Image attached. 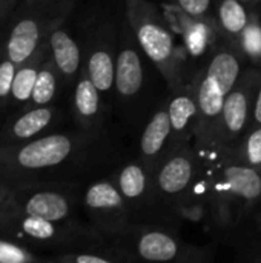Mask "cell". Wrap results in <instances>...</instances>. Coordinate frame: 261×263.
<instances>
[{
	"label": "cell",
	"mask_w": 261,
	"mask_h": 263,
	"mask_svg": "<svg viewBox=\"0 0 261 263\" xmlns=\"http://www.w3.org/2000/svg\"><path fill=\"white\" fill-rule=\"evenodd\" d=\"M138 40L148 57L154 62H163L171 55L172 39L163 28L157 25H143L138 31Z\"/></svg>",
	"instance_id": "ba28073f"
},
{
	"label": "cell",
	"mask_w": 261,
	"mask_h": 263,
	"mask_svg": "<svg viewBox=\"0 0 261 263\" xmlns=\"http://www.w3.org/2000/svg\"><path fill=\"white\" fill-rule=\"evenodd\" d=\"M18 0H0V26L8 22L14 9L17 8Z\"/></svg>",
	"instance_id": "f1b7e54d"
},
{
	"label": "cell",
	"mask_w": 261,
	"mask_h": 263,
	"mask_svg": "<svg viewBox=\"0 0 261 263\" xmlns=\"http://www.w3.org/2000/svg\"><path fill=\"white\" fill-rule=\"evenodd\" d=\"M143 80L142 72V63L132 49H125L117 60V69H115V85L120 94L123 96H132L135 94Z\"/></svg>",
	"instance_id": "52a82bcc"
},
{
	"label": "cell",
	"mask_w": 261,
	"mask_h": 263,
	"mask_svg": "<svg viewBox=\"0 0 261 263\" xmlns=\"http://www.w3.org/2000/svg\"><path fill=\"white\" fill-rule=\"evenodd\" d=\"M38 0H18L17 6H34Z\"/></svg>",
	"instance_id": "d6a6232c"
},
{
	"label": "cell",
	"mask_w": 261,
	"mask_h": 263,
	"mask_svg": "<svg viewBox=\"0 0 261 263\" xmlns=\"http://www.w3.org/2000/svg\"><path fill=\"white\" fill-rule=\"evenodd\" d=\"M48 42L43 40V43L37 48V51L28 59L25 60L22 65L17 66L15 76H14V82H12V91H11V99H9V106L20 111L23 108L28 106L31 96H32V89L37 80V74L38 69L42 66V63L45 62L46 55H48Z\"/></svg>",
	"instance_id": "5b68a950"
},
{
	"label": "cell",
	"mask_w": 261,
	"mask_h": 263,
	"mask_svg": "<svg viewBox=\"0 0 261 263\" xmlns=\"http://www.w3.org/2000/svg\"><path fill=\"white\" fill-rule=\"evenodd\" d=\"M138 253L146 260H155V262H165L171 260L177 254V245L175 242L162 233H149L146 234L138 245Z\"/></svg>",
	"instance_id": "30bf717a"
},
{
	"label": "cell",
	"mask_w": 261,
	"mask_h": 263,
	"mask_svg": "<svg viewBox=\"0 0 261 263\" xmlns=\"http://www.w3.org/2000/svg\"><path fill=\"white\" fill-rule=\"evenodd\" d=\"M66 260H74L77 263H108L106 259L98 257V256H92V254H77V256L68 257Z\"/></svg>",
	"instance_id": "4dcf8cb0"
},
{
	"label": "cell",
	"mask_w": 261,
	"mask_h": 263,
	"mask_svg": "<svg viewBox=\"0 0 261 263\" xmlns=\"http://www.w3.org/2000/svg\"><path fill=\"white\" fill-rule=\"evenodd\" d=\"M74 142L66 134L40 136L0 146V180L9 186L31 182L40 173L60 166L72 154Z\"/></svg>",
	"instance_id": "6da1fadb"
},
{
	"label": "cell",
	"mask_w": 261,
	"mask_h": 263,
	"mask_svg": "<svg viewBox=\"0 0 261 263\" xmlns=\"http://www.w3.org/2000/svg\"><path fill=\"white\" fill-rule=\"evenodd\" d=\"M54 119L52 106H32L17 111L0 128V146L17 145L40 137Z\"/></svg>",
	"instance_id": "277c9868"
},
{
	"label": "cell",
	"mask_w": 261,
	"mask_h": 263,
	"mask_svg": "<svg viewBox=\"0 0 261 263\" xmlns=\"http://www.w3.org/2000/svg\"><path fill=\"white\" fill-rule=\"evenodd\" d=\"M8 20L9 29L0 46V54L11 59L15 65H22L43 43L46 28L34 8L17 6Z\"/></svg>",
	"instance_id": "3957f363"
},
{
	"label": "cell",
	"mask_w": 261,
	"mask_h": 263,
	"mask_svg": "<svg viewBox=\"0 0 261 263\" xmlns=\"http://www.w3.org/2000/svg\"><path fill=\"white\" fill-rule=\"evenodd\" d=\"M245 46L252 54H261V31L258 28H251L246 31Z\"/></svg>",
	"instance_id": "484cf974"
},
{
	"label": "cell",
	"mask_w": 261,
	"mask_h": 263,
	"mask_svg": "<svg viewBox=\"0 0 261 263\" xmlns=\"http://www.w3.org/2000/svg\"><path fill=\"white\" fill-rule=\"evenodd\" d=\"M114 66L112 59L105 51H95L88 62V77L97 86L98 91H108L114 82Z\"/></svg>",
	"instance_id": "9a60e30c"
},
{
	"label": "cell",
	"mask_w": 261,
	"mask_h": 263,
	"mask_svg": "<svg viewBox=\"0 0 261 263\" xmlns=\"http://www.w3.org/2000/svg\"><path fill=\"white\" fill-rule=\"evenodd\" d=\"M12 213L35 216L52 222H62L69 216L71 205L68 197L62 191L49 186H42L35 180H31L11 186L9 214Z\"/></svg>",
	"instance_id": "7a4b0ae2"
},
{
	"label": "cell",
	"mask_w": 261,
	"mask_h": 263,
	"mask_svg": "<svg viewBox=\"0 0 261 263\" xmlns=\"http://www.w3.org/2000/svg\"><path fill=\"white\" fill-rule=\"evenodd\" d=\"M51 59L63 77H74L80 68V49L77 42L60 26H54L46 34Z\"/></svg>",
	"instance_id": "8992f818"
},
{
	"label": "cell",
	"mask_w": 261,
	"mask_h": 263,
	"mask_svg": "<svg viewBox=\"0 0 261 263\" xmlns=\"http://www.w3.org/2000/svg\"><path fill=\"white\" fill-rule=\"evenodd\" d=\"M220 18L223 26L229 32H240L246 26V12L243 6L235 0H225L220 8Z\"/></svg>",
	"instance_id": "44dd1931"
},
{
	"label": "cell",
	"mask_w": 261,
	"mask_h": 263,
	"mask_svg": "<svg viewBox=\"0 0 261 263\" xmlns=\"http://www.w3.org/2000/svg\"><path fill=\"white\" fill-rule=\"evenodd\" d=\"M255 119H257V122H260L261 123V91H260V94H258V99H257V106H255Z\"/></svg>",
	"instance_id": "1f68e13d"
},
{
	"label": "cell",
	"mask_w": 261,
	"mask_h": 263,
	"mask_svg": "<svg viewBox=\"0 0 261 263\" xmlns=\"http://www.w3.org/2000/svg\"><path fill=\"white\" fill-rule=\"evenodd\" d=\"M85 203L92 210H103V208H114L122 203V199L109 183H95L92 185L86 196Z\"/></svg>",
	"instance_id": "d6986e66"
},
{
	"label": "cell",
	"mask_w": 261,
	"mask_h": 263,
	"mask_svg": "<svg viewBox=\"0 0 261 263\" xmlns=\"http://www.w3.org/2000/svg\"><path fill=\"white\" fill-rule=\"evenodd\" d=\"M75 111L83 119H91L98 111V89L89 77L82 79L75 86Z\"/></svg>",
	"instance_id": "2e32d148"
},
{
	"label": "cell",
	"mask_w": 261,
	"mask_h": 263,
	"mask_svg": "<svg viewBox=\"0 0 261 263\" xmlns=\"http://www.w3.org/2000/svg\"><path fill=\"white\" fill-rule=\"evenodd\" d=\"M238 69H240V66H238V62L235 60V57L228 52H223V54H218L212 60L208 76L212 77L218 83V86L222 88V91L225 94H228L232 89V86L238 77Z\"/></svg>",
	"instance_id": "5bb4252c"
},
{
	"label": "cell",
	"mask_w": 261,
	"mask_h": 263,
	"mask_svg": "<svg viewBox=\"0 0 261 263\" xmlns=\"http://www.w3.org/2000/svg\"><path fill=\"white\" fill-rule=\"evenodd\" d=\"M40 259L20 240L0 237V263H31Z\"/></svg>",
	"instance_id": "ffe728a7"
},
{
	"label": "cell",
	"mask_w": 261,
	"mask_h": 263,
	"mask_svg": "<svg viewBox=\"0 0 261 263\" xmlns=\"http://www.w3.org/2000/svg\"><path fill=\"white\" fill-rule=\"evenodd\" d=\"M178 3L188 14L192 15L203 14L209 6V0H178Z\"/></svg>",
	"instance_id": "4316f807"
},
{
	"label": "cell",
	"mask_w": 261,
	"mask_h": 263,
	"mask_svg": "<svg viewBox=\"0 0 261 263\" xmlns=\"http://www.w3.org/2000/svg\"><path fill=\"white\" fill-rule=\"evenodd\" d=\"M226 180L234 193L246 199H255L261 194L260 176L251 168L231 166L226 170Z\"/></svg>",
	"instance_id": "7c38bea8"
},
{
	"label": "cell",
	"mask_w": 261,
	"mask_h": 263,
	"mask_svg": "<svg viewBox=\"0 0 261 263\" xmlns=\"http://www.w3.org/2000/svg\"><path fill=\"white\" fill-rule=\"evenodd\" d=\"M11 211V186L0 180V220Z\"/></svg>",
	"instance_id": "83f0119b"
},
{
	"label": "cell",
	"mask_w": 261,
	"mask_h": 263,
	"mask_svg": "<svg viewBox=\"0 0 261 263\" xmlns=\"http://www.w3.org/2000/svg\"><path fill=\"white\" fill-rule=\"evenodd\" d=\"M17 66L11 59L0 54V111H5L9 106L12 82L17 71Z\"/></svg>",
	"instance_id": "7402d4cb"
},
{
	"label": "cell",
	"mask_w": 261,
	"mask_h": 263,
	"mask_svg": "<svg viewBox=\"0 0 261 263\" xmlns=\"http://www.w3.org/2000/svg\"><path fill=\"white\" fill-rule=\"evenodd\" d=\"M191 49L194 52H200L203 45H205V32H203V28H197V31L191 35Z\"/></svg>",
	"instance_id": "f546056e"
},
{
	"label": "cell",
	"mask_w": 261,
	"mask_h": 263,
	"mask_svg": "<svg viewBox=\"0 0 261 263\" xmlns=\"http://www.w3.org/2000/svg\"><path fill=\"white\" fill-rule=\"evenodd\" d=\"M225 92L222 91V88L218 86V83L212 79V77H206L200 86V92H198V103L202 111L206 116H217L225 105Z\"/></svg>",
	"instance_id": "ac0fdd59"
},
{
	"label": "cell",
	"mask_w": 261,
	"mask_h": 263,
	"mask_svg": "<svg viewBox=\"0 0 261 263\" xmlns=\"http://www.w3.org/2000/svg\"><path fill=\"white\" fill-rule=\"evenodd\" d=\"M171 119H169V112H158L154 116V119L149 122V125L146 126L143 137H142V149L145 154L148 156H154L160 151V148L163 146L169 131H171Z\"/></svg>",
	"instance_id": "4fadbf2b"
},
{
	"label": "cell",
	"mask_w": 261,
	"mask_h": 263,
	"mask_svg": "<svg viewBox=\"0 0 261 263\" xmlns=\"http://www.w3.org/2000/svg\"><path fill=\"white\" fill-rule=\"evenodd\" d=\"M57 71L58 69L54 65L52 59L46 57L38 69L37 80H35V85L32 89V96H31V100L26 108L51 105V102L54 100L55 92H57V80H58Z\"/></svg>",
	"instance_id": "9c48e42d"
},
{
	"label": "cell",
	"mask_w": 261,
	"mask_h": 263,
	"mask_svg": "<svg viewBox=\"0 0 261 263\" xmlns=\"http://www.w3.org/2000/svg\"><path fill=\"white\" fill-rule=\"evenodd\" d=\"M195 114V105L188 97H177L169 106V119L174 129H183L189 119Z\"/></svg>",
	"instance_id": "603a6c76"
},
{
	"label": "cell",
	"mask_w": 261,
	"mask_h": 263,
	"mask_svg": "<svg viewBox=\"0 0 261 263\" xmlns=\"http://www.w3.org/2000/svg\"><path fill=\"white\" fill-rule=\"evenodd\" d=\"M246 112H248V100L245 94L240 91L229 94V97L225 100L223 105V116L231 131L237 133L243 128L246 122Z\"/></svg>",
	"instance_id": "e0dca14e"
},
{
	"label": "cell",
	"mask_w": 261,
	"mask_h": 263,
	"mask_svg": "<svg viewBox=\"0 0 261 263\" xmlns=\"http://www.w3.org/2000/svg\"><path fill=\"white\" fill-rule=\"evenodd\" d=\"M248 156L251 163L260 165L261 163V129H257L248 142Z\"/></svg>",
	"instance_id": "d4e9b609"
},
{
	"label": "cell",
	"mask_w": 261,
	"mask_h": 263,
	"mask_svg": "<svg viewBox=\"0 0 261 263\" xmlns=\"http://www.w3.org/2000/svg\"><path fill=\"white\" fill-rule=\"evenodd\" d=\"M191 174L192 170L189 160L183 157H175L162 170L158 183L163 191L174 194L186 188V185L191 180Z\"/></svg>",
	"instance_id": "8fae6325"
},
{
	"label": "cell",
	"mask_w": 261,
	"mask_h": 263,
	"mask_svg": "<svg viewBox=\"0 0 261 263\" xmlns=\"http://www.w3.org/2000/svg\"><path fill=\"white\" fill-rule=\"evenodd\" d=\"M120 186L126 197H138L145 190V176L142 170L135 165L125 168L120 177Z\"/></svg>",
	"instance_id": "cb8c5ba5"
}]
</instances>
